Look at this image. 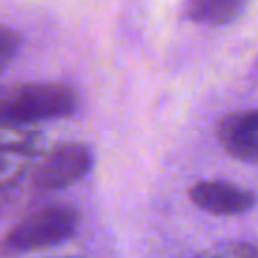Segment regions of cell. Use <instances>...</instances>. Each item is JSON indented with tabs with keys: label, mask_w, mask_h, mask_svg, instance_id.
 I'll return each mask as SVG.
<instances>
[{
	"label": "cell",
	"mask_w": 258,
	"mask_h": 258,
	"mask_svg": "<svg viewBox=\"0 0 258 258\" xmlns=\"http://www.w3.org/2000/svg\"><path fill=\"white\" fill-rule=\"evenodd\" d=\"M77 103V93L64 83H28L4 91L0 113L4 125H26L69 117Z\"/></svg>",
	"instance_id": "6da1fadb"
},
{
	"label": "cell",
	"mask_w": 258,
	"mask_h": 258,
	"mask_svg": "<svg viewBox=\"0 0 258 258\" xmlns=\"http://www.w3.org/2000/svg\"><path fill=\"white\" fill-rule=\"evenodd\" d=\"M77 212L69 206H48L22 218L4 236V246L14 252L58 246L77 230Z\"/></svg>",
	"instance_id": "7a4b0ae2"
},
{
	"label": "cell",
	"mask_w": 258,
	"mask_h": 258,
	"mask_svg": "<svg viewBox=\"0 0 258 258\" xmlns=\"http://www.w3.org/2000/svg\"><path fill=\"white\" fill-rule=\"evenodd\" d=\"M93 167V153L83 143L54 147L32 171V185L38 191H56L83 179Z\"/></svg>",
	"instance_id": "3957f363"
},
{
	"label": "cell",
	"mask_w": 258,
	"mask_h": 258,
	"mask_svg": "<svg viewBox=\"0 0 258 258\" xmlns=\"http://www.w3.org/2000/svg\"><path fill=\"white\" fill-rule=\"evenodd\" d=\"M216 137L230 157L258 165V107L226 115L216 127Z\"/></svg>",
	"instance_id": "277c9868"
},
{
	"label": "cell",
	"mask_w": 258,
	"mask_h": 258,
	"mask_svg": "<svg viewBox=\"0 0 258 258\" xmlns=\"http://www.w3.org/2000/svg\"><path fill=\"white\" fill-rule=\"evenodd\" d=\"M187 196L200 210L214 216H240L256 206V194L252 189L218 179L194 183Z\"/></svg>",
	"instance_id": "5b68a950"
},
{
	"label": "cell",
	"mask_w": 258,
	"mask_h": 258,
	"mask_svg": "<svg viewBox=\"0 0 258 258\" xmlns=\"http://www.w3.org/2000/svg\"><path fill=\"white\" fill-rule=\"evenodd\" d=\"M248 0H183V18L204 26H226L246 8Z\"/></svg>",
	"instance_id": "8992f818"
},
{
	"label": "cell",
	"mask_w": 258,
	"mask_h": 258,
	"mask_svg": "<svg viewBox=\"0 0 258 258\" xmlns=\"http://www.w3.org/2000/svg\"><path fill=\"white\" fill-rule=\"evenodd\" d=\"M20 34L8 26H2V48H0V54H2V67H8L12 56L18 52L20 48Z\"/></svg>",
	"instance_id": "52a82bcc"
},
{
	"label": "cell",
	"mask_w": 258,
	"mask_h": 258,
	"mask_svg": "<svg viewBox=\"0 0 258 258\" xmlns=\"http://www.w3.org/2000/svg\"><path fill=\"white\" fill-rule=\"evenodd\" d=\"M224 256H250V254H258V248L250 246V244H234V246H226L218 250Z\"/></svg>",
	"instance_id": "ba28073f"
}]
</instances>
